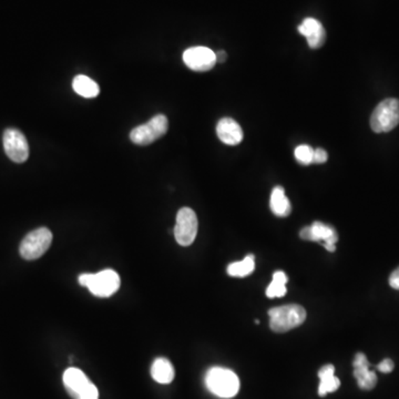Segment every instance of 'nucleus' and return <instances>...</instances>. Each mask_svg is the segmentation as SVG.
I'll use <instances>...</instances> for the list:
<instances>
[{
	"instance_id": "nucleus-21",
	"label": "nucleus",
	"mask_w": 399,
	"mask_h": 399,
	"mask_svg": "<svg viewBox=\"0 0 399 399\" xmlns=\"http://www.w3.org/2000/svg\"><path fill=\"white\" fill-rule=\"evenodd\" d=\"M294 154L298 164H303V166H310V164H313L314 149L310 145H298L295 149Z\"/></svg>"
},
{
	"instance_id": "nucleus-12",
	"label": "nucleus",
	"mask_w": 399,
	"mask_h": 399,
	"mask_svg": "<svg viewBox=\"0 0 399 399\" xmlns=\"http://www.w3.org/2000/svg\"><path fill=\"white\" fill-rule=\"evenodd\" d=\"M298 32L307 41L308 46L312 49L321 48L326 41V31L323 24L315 18H305L298 26Z\"/></svg>"
},
{
	"instance_id": "nucleus-19",
	"label": "nucleus",
	"mask_w": 399,
	"mask_h": 399,
	"mask_svg": "<svg viewBox=\"0 0 399 399\" xmlns=\"http://www.w3.org/2000/svg\"><path fill=\"white\" fill-rule=\"evenodd\" d=\"M287 281L289 279L284 272H275L273 274V281L266 289V296L270 298H283L286 294Z\"/></svg>"
},
{
	"instance_id": "nucleus-18",
	"label": "nucleus",
	"mask_w": 399,
	"mask_h": 399,
	"mask_svg": "<svg viewBox=\"0 0 399 399\" xmlns=\"http://www.w3.org/2000/svg\"><path fill=\"white\" fill-rule=\"evenodd\" d=\"M73 88L75 94L83 98H96L100 94L99 85L87 75H75L73 80Z\"/></svg>"
},
{
	"instance_id": "nucleus-14",
	"label": "nucleus",
	"mask_w": 399,
	"mask_h": 399,
	"mask_svg": "<svg viewBox=\"0 0 399 399\" xmlns=\"http://www.w3.org/2000/svg\"><path fill=\"white\" fill-rule=\"evenodd\" d=\"M310 241L313 242H324L325 249L328 251V252H335L336 242L338 241V234L336 233V231L330 226V225L324 224V223L314 222L313 224L310 226Z\"/></svg>"
},
{
	"instance_id": "nucleus-5",
	"label": "nucleus",
	"mask_w": 399,
	"mask_h": 399,
	"mask_svg": "<svg viewBox=\"0 0 399 399\" xmlns=\"http://www.w3.org/2000/svg\"><path fill=\"white\" fill-rule=\"evenodd\" d=\"M399 124V100L395 98L382 101L370 117V128L376 133L389 132Z\"/></svg>"
},
{
	"instance_id": "nucleus-6",
	"label": "nucleus",
	"mask_w": 399,
	"mask_h": 399,
	"mask_svg": "<svg viewBox=\"0 0 399 399\" xmlns=\"http://www.w3.org/2000/svg\"><path fill=\"white\" fill-rule=\"evenodd\" d=\"M51 243H52V233L49 228H36L24 236L20 243L19 252L24 260H37L48 251Z\"/></svg>"
},
{
	"instance_id": "nucleus-20",
	"label": "nucleus",
	"mask_w": 399,
	"mask_h": 399,
	"mask_svg": "<svg viewBox=\"0 0 399 399\" xmlns=\"http://www.w3.org/2000/svg\"><path fill=\"white\" fill-rule=\"evenodd\" d=\"M255 260L253 255H247L241 262L232 263L228 266V274L233 277H245L254 271Z\"/></svg>"
},
{
	"instance_id": "nucleus-17",
	"label": "nucleus",
	"mask_w": 399,
	"mask_h": 399,
	"mask_svg": "<svg viewBox=\"0 0 399 399\" xmlns=\"http://www.w3.org/2000/svg\"><path fill=\"white\" fill-rule=\"evenodd\" d=\"M270 207H271L273 215L279 217H286L292 211L291 203L285 196L284 189L282 187H275L272 191Z\"/></svg>"
},
{
	"instance_id": "nucleus-4",
	"label": "nucleus",
	"mask_w": 399,
	"mask_h": 399,
	"mask_svg": "<svg viewBox=\"0 0 399 399\" xmlns=\"http://www.w3.org/2000/svg\"><path fill=\"white\" fill-rule=\"evenodd\" d=\"M62 381L68 394L73 399H99L96 386L79 368H68L64 372Z\"/></svg>"
},
{
	"instance_id": "nucleus-24",
	"label": "nucleus",
	"mask_w": 399,
	"mask_h": 399,
	"mask_svg": "<svg viewBox=\"0 0 399 399\" xmlns=\"http://www.w3.org/2000/svg\"><path fill=\"white\" fill-rule=\"evenodd\" d=\"M389 285L393 289H398L399 291V268H396L389 276Z\"/></svg>"
},
{
	"instance_id": "nucleus-3",
	"label": "nucleus",
	"mask_w": 399,
	"mask_h": 399,
	"mask_svg": "<svg viewBox=\"0 0 399 399\" xmlns=\"http://www.w3.org/2000/svg\"><path fill=\"white\" fill-rule=\"evenodd\" d=\"M81 286L87 287L96 298H109L120 287V277L113 270H103L99 273L81 274L78 277Z\"/></svg>"
},
{
	"instance_id": "nucleus-15",
	"label": "nucleus",
	"mask_w": 399,
	"mask_h": 399,
	"mask_svg": "<svg viewBox=\"0 0 399 399\" xmlns=\"http://www.w3.org/2000/svg\"><path fill=\"white\" fill-rule=\"evenodd\" d=\"M335 368L332 364H327L319 370V377L321 384L319 386V395L321 397L326 396L330 393H334L340 389V382L335 375Z\"/></svg>"
},
{
	"instance_id": "nucleus-2",
	"label": "nucleus",
	"mask_w": 399,
	"mask_h": 399,
	"mask_svg": "<svg viewBox=\"0 0 399 399\" xmlns=\"http://www.w3.org/2000/svg\"><path fill=\"white\" fill-rule=\"evenodd\" d=\"M270 327L275 333H286L303 324L306 319V311L303 306L298 304H289L271 308Z\"/></svg>"
},
{
	"instance_id": "nucleus-23",
	"label": "nucleus",
	"mask_w": 399,
	"mask_h": 399,
	"mask_svg": "<svg viewBox=\"0 0 399 399\" xmlns=\"http://www.w3.org/2000/svg\"><path fill=\"white\" fill-rule=\"evenodd\" d=\"M394 368V362H393L391 358H385L377 365V370H379V372H385V374L393 372Z\"/></svg>"
},
{
	"instance_id": "nucleus-22",
	"label": "nucleus",
	"mask_w": 399,
	"mask_h": 399,
	"mask_svg": "<svg viewBox=\"0 0 399 399\" xmlns=\"http://www.w3.org/2000/svg\"><path fill=\"white\" fill-rule=\"evenodd\" d=\"M327 159H328V154H327V152L324 150V149H321V147H319V149H317V150H314L313 164H325V162L327 161Z\"/></svg>"
},
{
	"instance_id": "nucleus-10",
	"label": "nucleus",
	"mask_w": 399,
	"mask_h": 399,
	"mask_svg": "<svg viewBox=\"0 0 399 399\" xmlns=\"http://www.w3.org/2000/svg\"><path fill=\"white\" fill-rule=\"evenodd\" d=\"M185 66L193 71L204 73L209 71L217 64L215 51L207 47H192L187 49L183 54Z\"/></svg>"
},
{
	"instance_id": "nucleus-16",
	"label": "nucleus",
	"mask_w": 399,
	"mask_h": 399,
	"mask_svg": "<svg viewBox=\"0 0 399 399\" xmlns=\"http://www.w3.org/2000/svg\"><path fill=\"white\" fill-rule=\"evenodd\" d=\"M151 376L159 384H170L175 379V368L169 359L159 357L151 366Z\"/></svg>"
},
{
	"instance_id": "nucleus-11",
	"label": "nucleus",
	"mask_w": 399,
	"mask_h": 399,
	"mask_svg": "<svg viewBox=\"0 0 399 399\" xmlns=\"http://www.w3.org/2000/svg\"><path fill=\"white\" fill-rule=\"evenodd\" d=\"M354 377L356 378L358 387L363 391H372L377 384V375L370 370V362L363 353H357L353 362Z\"/></svg>"
},
{
	"instance_id": "nucleus-1",
	"label": "nucleus",
	"mask_w": 399,
	"mask_h": 399,
	"mask_svg": "<svg viewBox=\"0 0 399 399\" xmlns=\"http://www.w3.org/2000/svg\"><path fill=\"white\" fill-rule=\"evenodd\" d=\"M205 385L212 394L221 398H232L240 391L239 377L228 368H210L205 375Z\"/></svg>"
},
{
	"instance_id": "nucleus-7",
	"label": "nucleus",
	"mask_w": 399,
	"mask_h": 399,
	"mask_svg": "<svg viewBox=\"0 0 399 399\" xmlns=\"http://www.w3.org/2000/svg\"><path fill=\"white\" fill-rule=\"evenodd\" d=\"M169 129V121L164 115H157L147 124L136 126L130 132V140L134 145H149L164 137Z\"/></svg>"
},
{
	"instance_id": "nucleus-25",
	"label": "nucleus",
	"mask_w": 399,
	"mask_h": 399,
	"mask_svg": "<svg viewBox=\"0 0 399 399\" xmlns=\"http://www.w3.org/2000/svg\"><path fill=\"white\" fill-rule=\"evenodd\" d=\"M215 57H217V62H224L228 56H226V52L222 50L215 52Z\"/></svg>"
},
{
	"instance_id": "nucleus-9",
	"label": "nucleus",
	"mask_w": 399,
	"mask_h": 399,
	"mask_svg": "<svg viewBox=\"0 0 399 399\" xmlns=\"http://www.w3.org/2000/svg\"><path fill=\"white\" fill-rule=\"evenodd\" d=\"M3 149L8 158L16 164H22L29 158V145L22 131L9 128L3 132Z\"/></svg>"
},
{
	"instance_id": "nucleus-8",
	"label": "nucleus",
	"mask_w": 399,
	"mask_h": 399,
	"mask_svg": "<svg viewBox=\"0 0 399 399\" xmlns=\"http://www.w3.org/2000/svg\"><path fill=\"white\" fill-rule=\"evenodd\" d=\"M198 217L190 208H182L177 212L175 226V238L181 247H189L198 234Z\"/></svg>"
},
{
	"instance_id": "nucleus-13",
	"label": "nucleus",
	"mask_w": 399,
	"mask_h": 399,
	"mask_svg": "<svg viewBox=\"0 0 399 399\" xmlns=\"http://www.w3.org/2000/svg\"><path fill=\"white\" fill-rule=\"evenodd\" d=\"M217 134L219 139L228 145H239L244 137L241 126L232 118H223L217 122Z\"/></svg>"
}]
</instances>
